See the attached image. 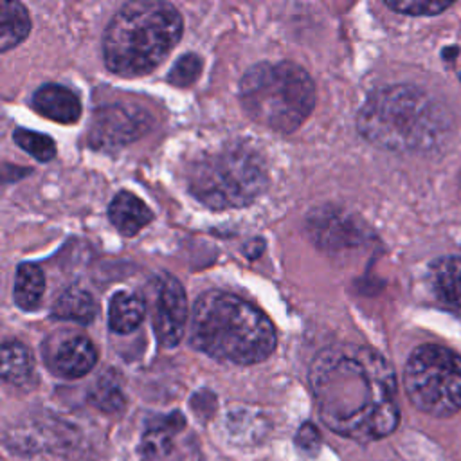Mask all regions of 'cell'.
<instances>
[{"label": "cell", "mask_w": 461, "mask_h": 461, "mask_svg": "<svg viewBox=\"0 0 461 461\" xmlns=\"http://www.w3.org/2000/svg\"><path fill=\"white\" fill-rule=\"evenodd\" d=\"M308 229L315 243L328 249L344 247L346 243H351L357 236L351 221L346 216L339 214L335 209H328L326 212L315 211V214H310Z\"/></svg>", "instance_id": "cell-14"}, {"label": "cell", "mask_w": 461, "mask_h": 461, "mask_svg": "<svg viewBox=\"0 0 461 461\" xmlns=\"http://www.w3.org/2000/svg\"><path fill=\"white\" fill-rule=\"evenodd\" d=\"M13 139L23 151L32 155L40 162H49L56 155L54 140L49 135H43V133H38L32 130H25V128H18L13 131Z\"/></svg>", "instance_id": "cell-21"}, {"label": "cell", "mask_w": 461, "mask_h": 461, "mask_svg": "<svg viewBox=\"0 0 461 461\" xmlns=\"http://www.w3.org/2000/svg\"><path fill=\"white\" fill-rule=\"evenodd\" d=\"M184 427V418L180 414H173L166 418L162 423L149 427L142 436L140 450L146 457L166 456L173 447L175 434Z\"/></svg>", "instance_id": "cell-20"}, {"label": "cell", "mask_w": 461, "mask_h": 461, "mask_svg": "<svg viewBox=\"0 0 461 461\" xmlns=\"http://www.w3.org/2000/svg\"><path fill=\"white\" fill-rule=\"evenodd\" d=\"M182 29V16L171 4L128 2L106 25L103 36L104 65L122 77L149 74L175 49Z\"/></svg>", "instance_id": "cell-4"}, {"label": "cell", "mask_w": 461, "mask_h": 461, "mask_svg": "<svg viewBox=\"0 0 461 461\" xmlns=\"http://www.w3.org/2000/svg\"><path fill=\"white\" fill-rule=\"evenodd\" d=\"M108 218L121 234L135 236L153 220V212L139 196L128 191H121L110 202Z\"/></svg>", "instance_id": "cell-12"}, {"label": "cell", "mask_w": 461, "mask_h": 461, "mask_svg": "<svg viewBox=\"0 0 461 461\" xmlns=\"http://www.w3.org/2000/svg\"><path fill=\"white\" fill-rule=\"evenodd\" d=\"M189 342L216 360L250 366L272 355L277 337L268 317L250 303L229 292L209 290L193 306Z\"/></svg>", "instance_id": "cell-2"}, {"label": "cell", "mask_w": 461, "mask_h": 461, "mask_svg": "<svg viewBox=\"0 0 461 461\" xmlns=\"http://www.w3.org/2000/svg\"><path fill=\"white\" fill-rule=\"evenodd\" d=\"M202 58L198 54H184L176 59V63L171 67L169 74H167V81L173 83L175 86H189L193 85L200 72H202Z\"/></svg>", "instance_id": "cell-23"}, {"label": "cell", "mask_w": 461, "mask_h": 461, "mask_svg": "<svg viewBox=\"0 0 461 461\" xmlns=\"http://www.w3.org/2000/svg\"><path fill=\"white\" fill-rule=\"evenodd\" d=\"M31 104L40 115L61 124H72L81 115V103L77 95L67 86L56 83L40 86L32 94Z\"/></svg>", "instance_id": "cell-11"}, {"label": "cell", "mask_w": 461, "mask_h": 461, "mask_svg": "<svg viewBox=\"0 0 461 461\" xmlns=\"http://www.w3.org/2000/svg\"><path fill=\"white\" fill-rule=\"evenodd\" d=\"M146 313L142 297L130 292H117L108 304V326L115 333H130L140 326Z\"/></svg>", "instance_id": "cell-16"}, {"label": "cell", "mask_w": 461, "mask_h": 461, "mask_svg": "<svg viewBox=\"0 0 461 461\" xmlns=\"http://www.w3.org/2000/svg\"><path fill=\"white\" fill-rule=\"evenodd\" d=\"M430 286L441 304L461 315V258H441L430 267Z\"/></svg>", "instance_id": "cell-13"}, {"label": "cell", "mask_w": 461, "mask_h": 461, "mask_svg": "<svg viewBox=\"0 0 461 461\" xmlns=\"http://www.w3.org/2000/svg\"><path fill=\"white\" fill-rule=\"evenodd\" d=\"M385 5L393 11L412 16H432L452 5L450 0H385Z\"/></svg>", "instance_id": "cell-24"}, {"label": "cell", "mask_w": 461, "mask_h": 461, "mask_svg": "<svg viewBox=\"0 0 461 461\" xmlns=\"http://www.w3.org/2000/svg\"><path fill=\"white\" fill-rule=\"evenodd\" d=\"M50 313L56 319L88 324L97 315V304L90 292L79 286H70L54 301Z\"/></svg>", "instance_id": "cell-15"}, {"label": "cell", "mask_w": 461, "mask_h": 461, "mask_svg": "<svg viewBox=\"0 0 461 461\" xmlns=\"http://www.w3.org/2000/svg\"><path fill=\"white\" fill-rule=\"evenodd\" d=\"M29 31L31 18L27 9L20 2L4 0L0 5V50L7 52L22 43Z\"/></svg>", "instance_id": "cell-18"}, {"label": "cell", "mask_w": 461, "mask_h": 461, "mask_svg": "<svg viewBox=\"0 0 461 461\" xmlns=\"http://www.w3.org/2000/svg\"><path fill=\"white\" fill-rule=\"evenodd\" d=\"M142 301L157 340L166 348L176 346L187 322V299L178 279L166 272L153 276L144 288Z\"/></svg>", "instance_id": "cell-8"}, {"label": "cell", "mask_w": 461, "mask_h": 461, "mask_svg": "<svg viewBox=\"0 0 461 461\" xmlns=\"http://www.w3.org/2000/svg\"><path fill=\"white\" fill-rule=\"evenodd\" d=\"M358 133L389 151H429L450 130L448 113L423 90L391 85L373 92L357 117Z\"/></svg>", "instance_id": "cell-3"}, {"label": "cell", "mask_w": 461, "mask_h": 461, "mask_svg": "<svg viewBox=\"0 0 461 461\" xmlns=\"http://www.w3.org/2000/svg\"><path fill=\"white\" fill-rule=\"evenodd\" d=\"M2 378L11 385H29L34 378V358L31 351L16 340L2 346Z\"/></svg>", "instance_id": "cell-17"}, {"label": "cell", "mask_w": 461, "mask_h": 461, "mask_svg": "<svg viewBox=\"0 0 461 461\" xmlns=\"http://www.w3.org/2000/svg\"><path fill=\"white\" fill-rule=\"evenodd\" d=\"M45 292V276L41 268L34 263H22L16 268L14 276V303L22 310H34Z\"/></svg>", "instance_id": "cell-19"}, {"label": "cell", "mask_w": 461, "mask_h": 461, "mask_svg": "<svg viewBox=\"0 0 461 461\" xmlns=\"http://www.w3.org/2000/svg\"><path fill=\"white\" fill-rule=\"evenodd\" d=\"M151 126V117L133 104H108L95 110L88 144L94 148H119L144 135Z\"/></svg>", "instance_id": "cell-9"}, {"label": "cell", "mask_w": 461, "mask_h": 461, "mask_svg": "<svg viewBox=\"0 0 461 461\" xmlns=\"http://www.w3.org/2000/svg\"><path fill=\"white\" fill-rule=\"evenodd\" d=\"M240 101L250 119L272 131L292 133L315 106V86L308 72L292 63H256L240 81Z\"/></svg>", "instance_id": "cell-5"}, {"label": "cell", "mask_w": 461, "mask_h": 461, "mask_svg": "<svg viewBox=\"0 0 461 461\" xmlns=\"http://www.w3.org/2000/svg\"><path fill=\"white\" fill-rule=\"evenodd\" d=\"M308 382L322 423L335 434L367 443L396 430V376L378 351L355 344L328 346L312 360Z\"/></svg>", "instance_id": "cell-1"}, {"label": "cell", "mask_w": 461, "mask_h": 461, "mask_svg": "<svg viewBox=\"0 0 461 461\" xmlns=\"http://www.w3.org/2000/svg\"><path fill=\"white\" fill-rule=\"evenodd\" d=\"M403 387L418 411L454 416L461 409V357L436 344L416 348L403 369Z\"/></svg>", "instance_id": "cell-7"}, {"label": "cell", "mask_w": 461, "mask_h": 461, "mask_svg": "<svg viewBox=\"0 0 461 461\" xmlns=\"http://www.w3.org/2000/svg\"><path fill=\"white\" fill-rule=\"evenodd\" d=\"M47 367L61 378H81L92 371L97 362V351L92 340L77 333H56L43 344Z\"/></svg>", "instance_id": "cell-10"}, {"label": "cell", "mask_w": 461, "mask_h": 461, "mask_svg": "<svg viewBox=\"0 0 461 461\" xmlns=\"http://www.w3.org/2000/svg\"><path fill=\"white\" fill-rule=\"evenodd\" d=\"M187 185L211 209L243 207L265 191L267 169L254 149L232 144L194 160L187 171Z\"/></svg>", "instance_id": "cell-6"}, {"label": "cell", "mask_w": 461, "mask_h": 461, "mask_svg": "<svg viewBox=\"0 0 461 461\" xmlns=\"http://www.w3.org/2000/svg\"><path fill=\"white\" fill-rule=\"evenodd\" d=\"M90 402L104 412H117L124 407V396L113 378H99L90 393Z\"/></svg>", "instance_id": "cell-22"}, {"label": "cell", "mask_w": 461, "mask_h": 461, "mask_svg": "<svg viewBox=\"0 0 461 461\" xmlns=\"http://www.w3.org/2000/svg\"><path fill=\"white\" fill-rule=\"evenodd\" d=\"M295 445L303 450V452H310L315 454L321 447V432L313 423H303L295 434Z\"/></svg>", "instance_id": "cell-25"}]
</instances>
